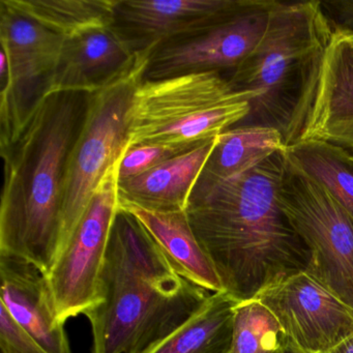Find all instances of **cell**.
<instances>
[{
	"instance_id": "6da1fadb",
	"label": "cell",
	"mask_w": 353,
	"mask_h": 353,
	"mask_svg": "<svg viewBox=\"0 0 353 353\" xmlns=\"http://www.w3.org/2000/svg\"><path fill=\"white\" fill-rule=\"evenodd\" d=\"M283 150L239 176L192 192L185 208L223 290L239 303L305 272L311 261L309 249L279 203Z\"/></svg>"
},
{
	"instance_id": "7a4b0ae2",
	"label": "cell",
	"mask_w": 353,
	"mask_h": 353,
	"mask_svg": "<svg viewBox=\"0 0 353 353\" xmlns=\"http://www.w3.org/2000/svg\"><path fill=\"white\" fill-rule=\"evenodd\" d=\"M210 295L179 276L145 227L119 206L97 301L84 313L92 326V353L148 352Z\"/></svg>"
},
{
	"instance_id": "3957f363",
	"label": "cell",
	"mask_w": 353,
	"mask_h": 353,
	"mask_svg": "<svg viewBox=\"0 0 353 353\" xmlns=\"http://www.w3.org/2000/svg\"><path fill=\"white\" fill-rule=\"evenodd\" d=\"M90 94L55 92L37 103L17 139L1 150L0 255L26 260L48 274L61 243L65 165Z\"/></svg>"
},
{
	"instance_id": "277c9868",
	"label": "cell",
	"mask_w": 353,
	"mask_h": 353,
	"mask_svg": "<svg viewBox=\"0 0 353 353\" xmlns=\"http://www.w3.org/2000/svg\"><path fill=\"white\" fill-rule=\"evenodd\" d=\"M332 32L321 1H274L259 44L227 78L235 92L255 97L236 127L276 130L286 148L301 94Z\"/></svg>"
},
{
	"instance_id": "5b68a950",
	"label": "cell",
	"mask_w": 353,
	"mask_h": 353,
	"mask_svg": "<svg viewBox=\"0 0 353 353\" xmlns=\"http://www.w3.org/2000/svg\"><path fill=\"white\" fill-rule=\"evenodd\" d=\"M254 98L235 92L219 72L144 79L130 111L127 150L143 144L194 146L218 137L249 115Z\"/></svg>"
},
{
	"instance_id": "8992f818",
	"label": "cell",
	"mask_w": 353,
	"mask_h": 353,
	"mask_svg": "<svg viewBox=\"0 0 353 353\" xmlns=\"http://www.w3.org/2000/svg\"><path fill=\"white\" fill-rule=\"evenodd\" d=\"M159 45L139 51L129 68L90 94L85 117L65 165L61 203V251L106 175L128 145L130 111Z\"/></svg>"
},
{
	"instance_id": "52a82bcc",
	"label": "cell",
	"mask_w": 353,
	"mask_h": 353,
	"mask_svg": "<svg viewBox=\"0 0 353 353\" xmlns=\"http://www.w3.org/2000/svg\"><path fill=\"white\" fill-rule=\"evenodd\" d=\"M279 203L311 253L305 272L353 309L352 216L286 158Z\"/></svg>"
},
{
	"instance_id": "ba28073f",
	"label": "cell",
	"mask_w": 353,
	"mask_h": 353,
	"mask_svg": "<svg viewBox=\"0 0 353 353\" xmlns=\"http://www.w3.org/2000/svg\"><path fill=\"white\" fill-rule=\"evenodd\" d=\"M65 40L0 0V145L21 133L46 92Z\"/></svg>"
},
{
	"instance_id": "9c48e42d",
	"label": "cell",
	"mask_w": 353,
	"mask_h": 353,
	"mask_svg": "<svg viewBox=\"0 0 353 353\" xmlns=\"http://www.w3.org/2000/svg\"><path fill=\"white\" fill-rule=\"evenodd\" d=\"M117 165L105 177L47 274L61 323L84 315L96 303L111 227L119 210Z\"/></svg>"
},
{
	"instance_id": "30bf717a",
	"label": "cell",
	"mask_w": 353,
	"mask_h": 353,
	"mask_svg": "<svg viewBox=\"0 0 353 353\" xmlns=\"http://www.w3.org/2000/svg\"><path fill=\"white\" fill-rule=\"evenodd\" d=\"M305 140L327 142L353 156V30L334 28L305 84L287 146Z\"/></svg>"
},
{
	"instance_id": "8fae6325",
	"label": "cell",
	"mask_w": 353,
	"mask_h": 353,
	"mask_svg": "<svg viewBox=\"0 0 353 353\" xmlns=\"http://www.w3.org/2000/svg\"><path fill=\"white\" fill-rule=\"evenodd\" d=\"M274 0H253L245 11L203 34L170 41L154 51L146 80L237 69L255 50L268 28Z\"/></svg>"
},
{
	"instance_id": "7c38bea8",
	"label": "cell",
	"mask_w": 353,
	"mask_h": 353,
	"mask_svg": "<svg viewBox=\"0 0 353 353\" xmlns=\"http://www.w3.org/2000/svg\"><path fill=\"white\" fill-rule=\"evenodd\" d=\"M255 299L305 353L326 352L353 334L352 307L307 272L265 289Z\"/></svg>"
},
{
	"instance_id": "4fadbf2b",
	"label": "cell",
	"mask_w": 353,
	"mask_h": 353,
	"mask_svg": "<svg viewBox=\"0 0 353 353\" xmlns=\"http://www.w3.org/2000/svg\"><path fill=\"white\" fill-rule=\"evenodd\" d=\"M253 0H119L114 28L136 52L222 26Z\"/></svg>"
},
{
	"instance_id": "5bb4252c",
	"label": "cell",
	"mask_w": 353,
	"mask_h": 353,
	"mask_svg": "<svg viewBox=\"0 0 353 353\" xmlns=\"http://www.w3.org/2000/svg\"><path fill=\"white\" fill-rule=\"evenodd\" d=\"M137 53L114 26L65 39L45 94H94L129 68Z\"/></svg>"
},
{
	"instance_id": "9a60e30c",
	"label": "cell",
	"mask_w": 353,
	"mask_h": 353,
	"mask_svg": "<svg viewBox=\"0 0 353 353\" xmlns=\"http://www.w3.org/2000/svg\"><path fill=\"white\" fill-rule=\"evenodd\" d=\"M0 303L14 320L47 352L72 353L46 274L26 260L0 255Z\"/></svg>"
},
{
	"instance_id": "2e32d148",
	"label": "cell",
	"mask_w": 353,
	"mask_h": 353,
	"mask_svg": "<svg viewBox=\"0 0 353 353\" xmlns=\"http://www.w3.org/2000/svg\"><path fill=\"white\" fill-rule=\"evenodd\" d=\"M216 140L218 137L206 140L138 176L119 181V205L136 206L152 212L185 210Z\"/></svg>"
},
{
	"instance_id": "e0dca14e",
	"label": "cell",
	"mask_w": 353,
	"mask_h": 353,
	"mask_svg": "<svg viewBox=\"0 0 353 353\" xmlns=\"http://www.w3.org/2000/svg\"><path fill=\"white\" fill-rule=\"evenodd\" d=\"M140 221L179 276L212 293L224 292L208 255L200 247L185 210L152 212L119 205Z\"/></svg>"
},
{
	"instance_id": "ac0fdd59",
	"label": "cell",
	"mask_w": 353,
	"mask_h": 353,
	"mask_svg": "<svg viewBox=\"0 0 353 353\" xmlns=\"http://www.w3.org/2000/svg\"><path fill=\"white\" fill-rule=\"evenodd\" d=\"M284 148L282 135L274 129L236 127L227 130L218 136L193 192L205 191L248 172Z\"/></svg>"
},
{
	"instance_id": "d6986e66",
	"label": "cell",
	"mask_w": 353,
	"mask_h": 353,
	"mask_svg": "<svg viewBox=\"0 0 353 353\" xmlns=\"http://www.w3.org/2000/svg\"><path fill=\"white\" fill-rule=\"evenodd\" d=\"M237 303L227 293H212L181 327L145 353H230Z\"/></svg>"
},
{
	"instance_id": "ffe728a7",
	"label": "cell",
	"mask_w": 353,
	"mask_h": 353,
	"mask_svg": "<svg viewBox=\"0 0 353 353\" xmlns=\"http://www.w3.org/2000/svg\"><path fill=\"white\" fill-rule=\"evenodd\" d=\"M63 38L114 24L119 0H3Z\"/></svg>"
},
{
	"instance_id": "44dd1931",
	"label": "cell",
	"mask_w": 353,
	"mask_h": 353,
	"mask_svg": "<svg viewBox=\"0 0 353 353\" xmlns=\"http://www.w3.org/2000/svg\"><path fill=\"white\" fill-rule=\"evenodd\" d=\"M287 161L326 190L353 219V156L334 144L297 141L283 150Z\"/></svg>"
},
{
	"instance_id": "7402d4cb",
	"label": "cell",
	"mask_w": 353,
	"mask_h": 353,
	"mask_svg": "<svg viewBox=\"0 0 353 353\" xmlns=\"http://www.w3.org/2000/svg\"><path fill=\"white\" fill-rule=\"evenodd\" d=\"M285 336L276 316L258 299L235 305L230 353H274Z\"/></svg>"
},
{
	"instance_id": "603a6c76",
	"label": "cell",
	"mask_w": 353,
	"mask_h": 353,
	"mask_svg": "<svg viewBox=\"0 0 353 353\" xmlns=\"http://www.w3.org/2000/svg\"><path fill=\"white\" fill-rule=\"evenodd\" d=\"M195 146L143 144L129 148L117 165V179L125 181L138 176Z\"/></svg>"
},
{
	"instance_id": "cb8c5ba5",
	"label": "cell",
	"mask_w": 353,
	"mask_h": 353,
	"mask_svg": "<svg viewBox=\"0 0 353 353\" xmlns=\"http://www.w3.org/2000/svg\"><path fill=\"white\" fill-rule=\"evenodd\" d=\"M0 353H48L0 303Z\"/></svg>"
},
{
	"instance_id": "d4e9b609",
	"label": "cell",
	"mask_w": 353,
	"mask_h": 353,
	"mask_svg": "<svg viewBox=\"0 0 353 353\" xmlns=\"http://www.w3.org/2000/svg\"><path fill=\"white\" fill-rule=\"evenodd\" d=\"M321 3L332 28L353 30V0H334Z\"/></svg>"
},
{
	"instance_id": "484cf974",
	"label": "cell",
	"mask_w": 353,
	"mask_h": 353,
	"mask_svg": "<svg viewBox=\"0 0 353 353\" xmlns=\"http://www.w3.org/2000/svg\"><path fill=\"white\" fill-rule=\"evenodd\" d=\"M274 353H305V351L301 350V348L296 346L290 339L285 336L281 344L280 348Z\"/></svg>"
},
{
	"instance_id": "4316f807",
	"label": "cell",
	"mask_w": 353,
	"mask_h": 353,
	"mask_svg": "<svg viewBox=\"0 0 353 353\" xmlns=\"http://www.w3.org/2000/svg\"><path fill=\"white\" fill-rule=\"evenodd\" d=\"M324 353H353V334L338 346Z\"/></svg>"
}]
</instances>
